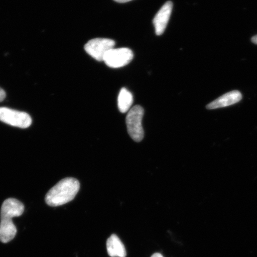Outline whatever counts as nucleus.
Listing matches in <instances>:
<instances>
[{
	"label": "nucleus",
	"mask_w": 257,
	"mask_h": 257,
	"mask_svg": "<svg viewBox=\"0 0 257 257\" xmlns=\"http://www.w3.org/2000/svg\"><path fill=\"white\" fill-rule=\"evenodd\" d=\"M24 209V204L15 198L7 199L3 202L0 221V241L3 243H8L15 238L17 229L12 218L21 216Z\"/></svg>",
	"instance_id": "1"
},
{
	"label": "nucleus",
	"mask_w": 257,
	"mask_h": 257,
	"mask_svg": "<svg viewBox=\"0 0 257 257\" xmlns=\"http://www.w3.org/2000/svg\"><path fill=\"white\" fill-rule=\"evenodd\" d=\"M80 189L78 180L67 178L61 180L48 192L46 196V203L51 207L60 206L72 201Z\"/></svg>",
	"instance_id": "2"
},
{
	"label": "nucleus",
	"mask_w": 257,
	"mask_h": 257,
	"mask_svg": "<svg viewBox=\"0 0 257 257\" xmlns=\"http://www.w3.org/2000/svg\"><path fill=\"white\" fill-rule=\"evenodd\" d=\"M144 114V108L141 105H138L134 106L128 111L126 116L128 133L132 139L136 142H140L144 137L142 125Z\"/></svg>",
	"instance_id": "3"
},
{
	"label": "nucleus",
	"mask_w": 257,
	"mask_h": 257,
	"mask_svg": "<svg viewBox=\"0 0 257 257\" xmlns=\"http://www.w3.org/2000/svg\"><path fill=\"white\" fill-rule=\"evenodd\" d=\"M0 121L11 126L22 128H28L32 124V118L27 112L8 107H0Z\"/></svg>",
	"instance_id": "4"
},
{
	"label": "nucleus",
	"mask_w": 257,
	"mask_h": 257,
	"mask_svg": "<svg viewBox=\"0 0 257 257\" xmlns=\"http://www.w3.org/2000/svg\"><path fill=\"white\" fill-rule=\"evenodd\" d=\"M133 59V51L128 48H113L106 53L103 62L111 68H120L127 65Z\"/></svg>",
	"instance_id": "5"
},
{
	"label": "nucleus",
	"mask_w": 257,
	"mask_h": 257,
	"mask_svg": "<svg viewBox=\"0 0 257 257\" xmlns=\"http://www.w3.org/2000/svg\"><path fill=\"white\" fill-rule=\"evenodd\" d=\"M115 46V42L108 38H94L85 44V50L98 62H103L104 56Z\"/></svg>",
	"instance_id": "6"
},
{
	"label": "nucleus",
	"mask_w": 257,
	"mask_h": 257,
	"mask_svg": "<svg viewBox=\"0 0 257 257\" xmlns=\"http://www.w3.org/2000/svg\"><path fill=\"white\" fill-rule=\"evenodd\" d=\"M172 9V2H166L154 17L153 24L157 35H162L165 32L171 16Z\"/></svg>",
	"instance_id": "7"
},
{
	"label": "nucleus",
	"mask_w": 257,
	"mask_h": 257,
	"mask_svg": "<svg viewBox=\"0 0 257 257\" xmlns=\"http://www.w3.org/2000/svg\"><path fill=\"white\" fill-rule=\"evenodd\" d=\"M242 98V95L238 91H232L220 96L207 105L208 110L228 107L237 103Z\"/></svg>",
	"instance_id": "8"
},
{
	"label": "nucleus",
	"mask_w": 257,
	"mask_h": 257,
	"mask_svg": "<svg viewBox=\"0 0 257 257\" xmlns=\"http://www.w3.org/2000/svg\"><path fill=\"white\" fill-rule=\"evenodd\" d=\"M108 254L111 257H126V250L116 234H112L107 240Z\"/></svg>",
	"instance_id": "9"
},
{
	"label": "nucleus",
	"mask_w": 257,
	"mask_h": 257,
	"mask_svg": "<svg viewBox=\"0 0 257 257\" xmlns=\"http://www.w3.org/2000/svg\"><path fill=\"white\" fill-rule=\"evenodd\" d=\"M134 101L133 95L126 88L120 90L118 96V107L122 113H124L130 110Z\"/></svg>",
	"instance_id": "10"
},
{
	"label": "nucleus",
	"mask_w": 257,
	"mask_h": 257,
	"mask_svg": "<svg viewBox=\"0 0 257 257\" xmlns=\"http://www.w3.org/2000/svg\"><path fill=\"white\" fill-rule=\"evenodd\" d=\"M6 92L2 88H0V102H2L6 98Z\"/></svg>",
	"instance_id": "11"
},
{
	"label": "nucleus",
	"mask_w": 257,
	"mask_h": 257,
	"mask_svg": "<svg viewBox=\"0 0 257 257\" xmlns=\"http://www.w3.org/2000/svg\"><path fill=\"white\" fill-rule=\"evenodd\" d=\"M114 2L119 3H124L132 1V0H114Z\"/></svg>",
	"instance_id": "12"
},
{
	"label": "nucleus",
	"mask_w": 257,
	"mask_h": 257,
	"mask_svg": "<svg viewBox=\"0 0 257 257\" xmlns=\"http://www.w3.org/2000/svg\"><path fill=\"white\" fill-rule=\"evenodd\" d=\"M251 40H252V42L253 43L257 44V35H255V36L253 37L252 38Z\"/></svg>",
	"instance_id": "13"
},
{
	"label": "nucleus",
	"mask_w": 257,
	"mask_h": 257,
	"mask_svg": "<svg viewBox=\"0 0 257 257\" xmlns=\"http://www.w3.org/2000/svg\"><path fill=\"white\" fill-rule=\"evenodd\" d=\"M152 257H164L161 253H155L152 256Z\"/></svg>",
	"instance_id": "14"
}]
</instances>
